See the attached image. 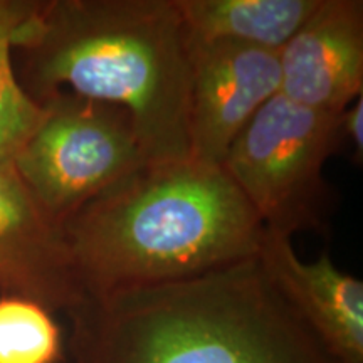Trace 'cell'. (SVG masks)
<instances>
[{"mask_svg":"<svg viewBox=\"0 0 363 363\" xmlns=\"http://www.w3.org/2000/svg\"><path fill=\"white\" fill-rule=\"evenodd\" d=\"M21 84L123 108L148 163L190 158L192 39L175 0L34 2L16 35Z\"/></svg>","mask_w":363,"mask_h":363,"instance_id":"1","label":"cell"},{"mask_svg":"<svg viewBox=\"0 0 363 363\" xmlns=\"http://www.w3.org/2000/svg\"><path fill=\"white\" fill-rule=\"evenodd\" d=\"M66 313L72 363H340L257 257Z\"/></svg>","mask_w":363,"mask_h":363,"instance_id":"2","label":"cell"},{"mask_svg":"<svg viewBox=\"0 0 363 363\" xmlns=\"http://www.w3.org/2000/svg\"><path fill=\"white\" fill-rule=\"evenodd\" d=\"M84 296L257 257L264 225L222 165L147 163L62 222Z\"/></svg>","mask_w":363,"mask_h":363,"instance_id":"3","label":"cell"},{"mask_svg":"<svg viewBox=\"0 0 363 363\" xmlns=\"http://www.w3.org/2000/svg\"><path fill=\"white\" fill-rule=\"evenodd\" d=\"M342 113L276 94L235 136L222 167L266 230L291 238L323 224L330 203L323 165L345 143Z\"/></svg>","mask_w":363,"mask_h":363,"instance_id":"4","label":"cell"},{"mask_svg":"<svg viewBox=\"0 0 363 363\" xmlns=\"http://www.w3.org/2000/svg\"><path fill=\"white\" fill-rule=\"evenodd\" d=\"M43 104V121L12 165L35 201L62 224L148 162L123 108L69 91Z\"/></svg>","mask_w":363,"mask_h":363,"instance_id":"5","label":"cell"},{"mask_svg":"<svg viewBox=\"0 0 363 363\" xmlns=\"http://www.w3.org/2000/svg\"><path fill=\"white\" fill-rule=\"evenodd\" d=\"M279 57L254 45L192 40L190 158L222 165L252 116L279 94Z\"/></svg>","mask_w":363,"mask_h":363,"instance_id":"6","label":"cell"},{"mask_svg":"<svg viewBox=\"0 0 363 363\" xmlns=\"http://www.w3.org/2000/svg\"><path fill=\"white\" fill-rule=\"evenodd\" d=\"M0 296H19L49 311L84 298L62 224L35 201L12 163L0 165Z\"/></svg>","mask_w":363,"mask_h":363,"instance_id":"7","label":"cell"},{"mask_svg":"<svg viewBox=\"0 0 363 363\" xmlns=\"http://www.w3.org/2000/svg\"><path fill=\"white\" fill-rule=\"evenodd\" d=\"M279 94L326 113H342L363 93V2L321 0L278 51Z\"/></svg>","mask_w":363,"mask_h":363,"instance_id":"8","label":"cell"},{"mask_svg":"<svg viewBox=\"0 0 363 363\" xmlns=\"http://www.w3.org/2000/svg\"><path fill=\"white\" fill-rule=\"evenodd\" d=\"M257 259L340 363H363V283L330 254L305 262L291 238L264 229Z\"/></svg>","mask_w":363,"mask_h":363,"instance_id":"9","label":"cell"},{"mask_svg":"<svg viewBox=\"0 0 363 363\" xmlns=\"http://www.w3.org/2000/svg\"><path fill=\"white\" fill-rule=\"evenodd\" d=\"M321 0H175L190 39L227 40L278 52Z\"/></svg>","mask_w":363,"mask_h":363,"instance_id":"10","label":"cell"},{"mask_svg":"<svg viewBox=\"0 0 363 363\" xmlns=\"http://www.w3.org/2000/svg\"><path fill=\"white\" fill-rule=\"evenodd\" d=\"M33 7L29 0H0V165L13 162L44 118V104L22 88L12 62L17 30Z\"/></svg>","mask_w":363,"mask_h":363,"instance_id":"11","label":"cell"},{"mask_svg":"<svg viewBox=\"0 0 363 363\" xmlns=\"http://www.w3.org/2000/svg\"><path fill=\"white\" fill-rule=\"evenodd\" d=\"M61 328L52 313L19 296H0V363H59Z\"/></svg>","mask_w":363,"mask_h":363,"instance_id":"12","label":"cell"},{"mask_svg":"<svg viewBox=\"0 0 363 363\" xmlns=\"http://www.w3.org/2000/svg\"><path fill=\"white\" fill-rule=\"evenodd\" d=\"M343 140L352 145L353 155L358 162L363 155V98H357L342 113Z\"/></svg>","mask_w":363,"mask_h":363,"instance_id":"13","label":"cell"}]
</instances>
